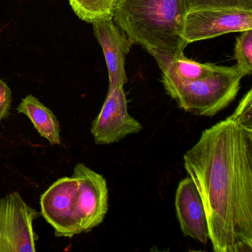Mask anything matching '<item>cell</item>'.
Listing matches in <instances>:
<instances>
[{
  "label": "cell",
  "instance_id": "cell-17",
  "mask_svg": "<svg viewBox=\"0 0 252 252\" xmlns=\"http://www.w3.org/2000/svg\"><path fill=\"white\" fill-rule=\"evenodd\" d=\"M12 103V91L7 83L0 80V122L9 114Z\"/></svg>",
  "mask_w": 252,
  "mask_h": 252
},
{
  "label": "cell",
  "instance_id": "cell-8",
  "mask_svg": "<svg viewBox=\"0 0 252 252\" xmlns=\"http://www.w3.org/2000/svg\"><path fill=\"white\" fill-rule=\"evenodd\" d=\"M143 126L130 116L123 87L108 92L105 101L91 126L96 144H114L127 135L141 132Z\"/></svg>",
  "mask_w": 252,
  "mask_h": 252
},
{
  "label": "cell",
  "instance_id": "cell-4",
  "mask_svg": "<svg viewBox=\"0 0 252 252\" xmlns=\"http://www.w3.org/2000/svg\"><path fill=\"white\" fill-rule=\"evenodd\" d=\"M39 213L17 191L0 199V252H35L33 222Z\"/></svg>",
  "mask_w": 252,
  "mask_h": 252
},
{
  "label": "cell",
  "instance_id": "cell-10",
  "mask_svg": "<svg viewBox=\"0 0 252 252\" xmlns=\"http://www.w3.org/2000/svg\"><path fill=\"white\" fill-rule=\"evenodd\" d=\"M176 216L183 234L203 244L209 241V227L203 202L190 177L178 184L175 194Z\"/></svg>",
  "mask_w": 252,
  "mask_h": 252
},
{
  "label": "cell",
  "instance_id": "cell-9",
  "mask_svg": "<svg viewBox=\"0 0 252 252\" xmlns=\"http://www.w3.org/2000/svg\"><path fill=\"white\" fill-rule=\"evenodd\" d=\"M94 34L102 48L109 73L108 92L127 82L125 58L132 43L119 32L111 17L92 23Z\"/></svg>",
  "mask_w": 252,
  "mask_h": 252
},
{
  "label": "cell",
  "instance_id": "cell-15",
  "mask_svg": "<svg viewBox=\"0 0 252 252\" xmlns=\"http://www.w3.org/2000/svg\"><path fill=\"white\" fill-rule=\"evenodd\" d=\"M237 60L236 67L245 75H250L252 72V29L245 31L237 38L234 48Z\"/></svg>",
  "mask_w": 252,
  "mask_h": 252
},
{
  "label": "cell",
  "instance_id": "cell-7",
  "mask_svg": "<svg viewBox=\"0 0 252 252\" xmlns=\"http://www.w3.org/2000/svg\"><path fill=\"white\" fill-rule=\"evenodd\" d=\"M79 183L74 177H63L41 196V213L52 225L57 237H71L81 234L74 215Z\"/></svg>",
  "mask_w": 252,
  "mask_h": 252
},
{
  "label": "cell",
  "instance_id": "cell-2",
  "mask_svg": "<svg viewBox=\"0 0 252 252\" xmlns=\"http://www.w3.org/2000/svg\"><path fill=\"white\" fill-rule=\"evenodd\" d=\"M185 14L183 0H116L113 19L163 71L189 45L183 37Z\"/></svg>",
  "mask_w": 252,
  "mask_h": 252
},
{
  "label": "cell",
  "instance_id": "cell-5",
  "mask_svg": "<svg viewBox=\"0 0 252 252\" xmlns=\"http://www.w3.org/2000/svg\"><path fill=\"white\" fill-rule=\"evenodd\" d=\"M252 29V11L196 9L186 13L183 37L188 44Z\"/></svg>",
  "mask_w": 252,
  "mask_h": 252
},
{
  "label": "cell",
  "instance_id": "cell-3",
  "mask_svg": "<svg viewBox=\"0 0 252 252\" xmlns=\"http://www.w3.org/2000/svg\"><path fill=\"white\" fill-rule=\"evenodd\" d=\"M244 76L236 66L221 67L212 76L191 82L162 72V82L180 108L197 116L212 117L235 99Z\"/></svg>",
  "mask_w": 252,
  "mask_h": 252
},
{
  "label": "cell",
  "instance_id": "cell-14",
  "mask_svg": "<svg viewBox=\"0 0 252 252\" xmlns=\"http://www.w3.org/2000/svg\"><path fill=\"white\" fill-rule=\"evenodd\" d=\"M183 3L186 13L206 8L252 11V0H183Z\"/></svg>",
  "mask_w": 252,
  "mask_h": 252
},
{
  "label": "cell",
  "instance_id": "cell-1",
  "mask_svg": "<svg viewBox=\"0 0 252 252\" xmlns=\"http://www.w3.org/2000/svg\"><path fill=\"white\" fill-rule=\"evenodd\" d=\"M204 206L215 252H252V129L228 116L184 156Z\"/></svg>",
  "mask_w": 252,
  "mask_h": 252
},
{
  "label": "cell",
  "instance_id": "cell-6",
  "mask_svg": "<svg viewBox=\"0 0 252 252\" xmlns=\"http://www.w3.org/2000/svg\"><path fill=\"white\" fill-rule=\"evenodd\" d=\"M72 176L79 183L75 201V218L81 232H88L104 221L108 211L107 181L84 163L75 166Z\"/></svg>",
  "mask_w": 252,
  "mask_h": 252
},
{
  "label": "cell",
  "instance_id": "cell-12",
  "mask_svg": "<svg viewBox=\"0 0 252 252\" xmlns=\"http://www.w3.org/2000/svg\"><path fill=\"white\" fill-rule=\"evenodd\" d=\"M221 66L212 64H201L187 59L184 55L174 60L167 68L162 72L172 73L181 80H200L213 75Z\"/></svg>",
  "mask_w": 252,
  "mask_h": 252
},
{
  "label": "cell",
  "instance_id": "cell-13",
  "mask_svg": "<svg viewBox=\"0 0 252 252\" xmlns=\"http://www.w3.org/2000/svg\"><path fill=\"white\" fill-rule=\"evenodd\" d=\"M116 0H69L75 14L83 21L94 23L101 19L113 18Z\"/></svg>",
  "mask_w": 252,
  "mask_h": 252
},
{
  "label": "cell",
  "instance_id": "cell-11",
  "mask_svg": "<svg viewBox=\"0 0 252 252\" xmlns=\"http://www.w3.org/2000/svg\"><path fill=\"white\" fill-rule=\"evenodd\" d=\"M17 110L30 119L39 135L48 140L51 146L61 145L60 122L54 113L37 98L27 95L23 98Z\"/></svg>",
  "mask_w": 252,
  "mask_h": 252
},
{
  "label": "cell",
  "instance_id": "cell-16",
  "mask_svg": "<svg viewBox=\"0 0 252 252\" xmlns=\"http://www.w3.org/2000/svg\"><path fill=\"white\" fill-rule=\"evenodd\" d=\"M231 118L237 123L252 129V91H248L239 102L237 108L231 115Z\"/></svg>",
  "mask_w": 252,
  "mask_h": 252
}]
</instances>
